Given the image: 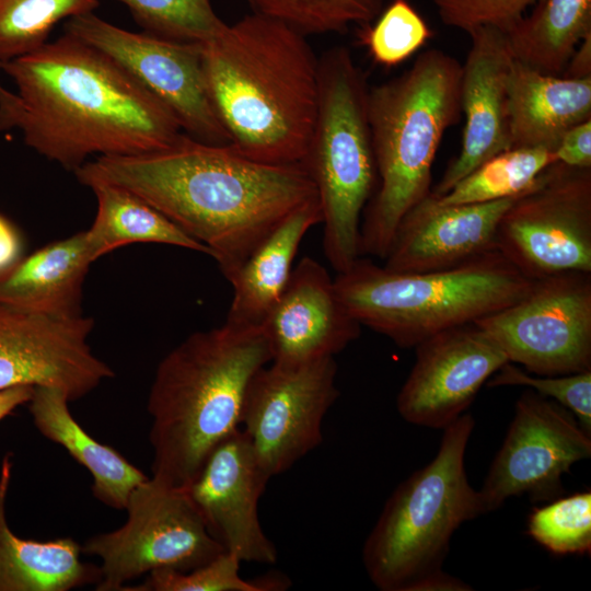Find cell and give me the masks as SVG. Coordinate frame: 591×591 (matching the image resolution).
<instances>
[{
    "label": "cell",
    "mask_w": 591,
    "mask_h": 591,
    "mask_svg": "<svg viewBox=\"0 0 591 591\" xmlns=\"http://www.w3.org/2000/svg\"><path fill=\"white\" fill-rule=\"evenodd\" d=\"M74 173L88 187L111 184L143 199L206 245L227 279L291 212L318 198L302 163L258 162L184 132L166 148L97 157Z\"/></svg>",
    "instance_id": "1"
},
{
    "label": "cell",
    "mask_w": 591,
    "mask_h": 591,
    "mask_svg": "<svg viewBox=\"0 0 591 591\" xmlns=\"http://www.w3.org/2000/svg\"><path fill=\"white\" fill-rule=\"evenodd\" d=\"M0 131L19 130L46 159L76 171L88 157L163 149L183 132L172 112L108 56L66 33L1 65Z\"/></svg>",
    "instance_id": "2"
},
{
    "label": "cell",
    "mask_w": 591,
    "mask_h": 591,
    "mask_svg": "<svg viewBox=\"0 0 591 591\" xmlns=\"http://www.w3.org/2000/svg\"><path fill=\"white\" fill-rule=\"evenodd\" d=\"M200 50L229 144L258 162L302 163L320 94V59L305 35L254 12L227 24Z\"/></svg>",
    "instance_id": "3"
},
{
    "label": "cell",
    "mask_w": 591,
    "mask_h": 591,
    "mask_svg": "<svg viewBox=\"0 0 591 591\" xmlns=\"http://www.w3.org/2000/svg\"><path fill=\"white\" fill-rule=\"evenodd\" d=\"M271 351L262 326L195 332L159 363L149 392L152 478L185 488L239 429L246 386Z\"/></svg>",
    "instance_id": "4"
},
{
    "label": "cell",
    "mask_w": 591,
    "mask_h": 591,
    "mask_svg": "<svg viewBox=\"0 0 591 591\" xmlns=\"http://www.w3.org/2000/svg\"><path fill=\"white\" fill-rule=\"evenodd\" d=\"M462 63L439 48L399 76L369 89L368 114L378 188L360 224V255L384 259L405 215L431 193L444 132L461 118Z\"/></svg>",
    "instance_id": "5"
},
{
    "label": "cell",
    "mask_w": 591,
    "mask_h": 591,
    "mask_svg": "<svg viewBox=\"0 0 591 591\" xmlns=\"http://www.w3.org/2000/svg\"><path fill=\"white\" fill-rule=\"evenodd\" d=\"M474 419L462 414L443 428L439 451L390 496L364 542L362 559L382 591H463L470 586L443 571L454 532L480 515L464 457Z\"/></svg>",
    "instance_id": "6"
},
{
    "label": "cell",
    "mask_w": 591,
    "mask_h": 591,
    "mask_svg": "<svg viewBox=\"0 0 591 591\" xmlns=\"http://www.w3.org/2000/svg\"><path fill=\"white\" fill-rule=\"evenodd\" d=\"M352 317L402 348L472 324L521 299L533 279L499 250L451 268L401 273L358 257L334 278Z\"/></svg>",
    "instance_id": "7"
},
{
    "label": "cell",
    "mask_w": 591,
    "mask_h": 591,
    "mask_svg": "<svg viewBox=\"0 0 591 591\" xmlns=\"http://www.w3.org/2000/svg\"><path fill=\"white\" fill-rule=\"evenodd\" d=\"M369 89L349 48L332 47L320 58L317 114L302 164L317 192L324 253L336 273L360 257L362 213L378 184Z\"/></svg>",
    "instance_id": "8"
},
{
    "label": "cell",
    "mask_w": 591,
    "mask_h": 591,
    "mask_svg": "<svg viewBox=\"0 0 591 591\" xmlns=\"http://www.w3.org/2000/svg\"><path fill=\"white\" fill-rule=\"evenodd\" d=\"M125 510L128 517L120 528L81 546L83 554L101 559L97 591L123 590L157 569L186 572L224 552L185 488L149 477L132 490Z\"/></svg>",
    "instance_id": "9"
},
{
    "label": "cell",
    "mask_w": 591,
    "mask_h": 591,
    "mask_svg": "<svg viewBox=\"0 0 591 591\" xmlns=\"http://www.w3.org/2000/svg\"><path fill=\"white\" fill-rule=\"evenodd\" d=\"M497 248L533 280L591 273V167L548 165L503 212Z\"/></svg>",
    "instance_id": "10"
},
{
    "label": "cell",
    "mask_w": 591,
    "mask_h": 591,
    "mask_svg": "<svg viewBox=\"0 0 591 591\" xmlns=\"http://www.w3.org/2000/svg\"><path fill=\"white\" fill-rule=\"evenodd\" d=\"M475 324L503 350L509 362L536 375L591 370V273L570 271L534 279L514 303Z\"/></svg>",
    "instance_id": "11"
},
{
    "label": "cell",
    "mask_w": 591,
    "mask_h": 591,
    "mask_svg": "<svg viewBox=\"0 0 591 591\" xmlns=\"http://www.w3.org/2000/svg\"><path fill=\"white\" fill-rule=\"evenodd\" d=\"M65 28L118 63L172 112L185 134L230 143L209 94L200 44L130 32L93 12L69 19Z\"/></svg>",
    "instance_id": "12"
},
{
    "label": "cell",
    "mask_w": 591,
    "mask_h": 591,
    "mask_svg": "<svg viewBox=\"0 0 591 591\" xmlns=\"http://www.w3.org/2000/svg\"><path fill=\"white\" fill-rule=\"evenodd\" d=\"M334 357L298 366L270 362L250 380L240 425L271 477L323 441V419L339 395Z\"/></svg>",
    "instance_id": "13"
},
{
    "label": "cell",
    "mask_w": 591,
    "mask_h": 591,
    "mask_svg": "<svg viewBox=\"0 0 591 591\" xmlns=\"http://www.w3.org/2000/svg\"><path fill=\"white\" fill-rule=\"evenodd\" d=\"M591 455V436L558 403L532 390L518 398L503 443L477 491L480 514L510 497L549 500L563 493L571 466Z\"/></svg>",
    "instance_id": "14"
},
{
    "label": "cell",
    "mask_w": 591,
    "mask_h": 591,
    "mask_svg": "<svg viewBox=\"0 0 591 591\" xmlns=\"http://www.w3.org/2000/svg\"><path fill=\"white\" fill-rule=\"evenodd\" d=\"M94 322L63 320L0 303V392L15 386H54L70 401L114 376L88 343Z\"/></svg>",
    "instance_id": "15"
},
{
    "label": "cell",
    "mask_w": 591,
    "mask_h": 591,
    "mask_svg": "<svg viewBox=\"0 0 591 591\" xmlns=\"http://www.w3.org/2000/svg\"><path fill=\"white\" fill-rule=\"evenodd\" d=\"M416 361L396 399L408 422L443 429L473 403L480 387L509 362L475 323L445 329L416 347Z\"/></svg>",
    "instance_id": "16"
},
{
    "label": "cell",
    "mask_w": 591,
    "mask_h": 591,
    "mask_svg": "<svg viewBox=\"0 0 591 591\" xmlns=\"http://www.w3.org/2000/svg\"><path fill=\"white\" fill-rule=\"evenodd\" d=\"M269 478L239 428L209 453L185 487L209 533L241 563L277 560V549L258 518V501Z\"/></svg>",
    "instance_id": "17"
},
{
    "label": "cell",
    "mask_w": 591,
    "mask_h": 591,
    "mask_svg": "<svg viewBox=\"0 0 591 591\" xmlns=\"http://www.w3.org/2000/svg\"><path fill=\"white\" fill-rule=\"evenodd\" d=\"M271 361L298 366L334 357L360 335L361 325L340 301L334 278L316 259L302 257L262 325Z\"/></svg>",
    "instance_id": "18"
},
{
    "label": "cell",
    "mask_w": 591,
    "mask_h": 591,
    "mask_svg": "<svg viewBox=\"0 0 591 591\" xmlns=\"http://www.w3.org/2000/svg\"><path fill=\"white\" fill-rule=\"evenodd\" d=\"M467 34L471 46L462 65L460 88L465 118L461 150L431 189L433 196L445 194L482 163L511 148L507 79L513 56L506 31L482 26Z\"/></svg>",
    "instance_id": "19"
},
{
    "label": "cell",
    "mask_w": 591,
    "mask_h": 591,
    "mask_svg": "<svg viewBox=\"0 0 591 591\" xmlns=\"http://www.w3.org/2000/svg\"><path fill=\"white\" fill-rule=\"evenodd\" d=\"M514 199L444 206L429 194L399 222L384 267L401 273L440 270L498 250V223Z\"/></svg>",
    "instance_id": "20"
},
{
    "label": "cell",
    "mask_w": 591,
    "mask_h": 591,
    "mask_svg": "<svg viewBox=\"0 0 591 591\" xmlns=\"http://www.w3.org/2000/svg\"><path fill=\"white\" fill-rule=\"evenodd\" d=\"M94 260L85 231L49 243L0 271V303L56 318L80 317L83 282Z\"/></svg>",
    "instance_id": "21"
},
{
    "label": "cell",
    "mask_w": 591,
    "mask_h": 591,
    "mask_svg": "<svg viewBox=\"0 0 591 591\" xmlns=\"http://www.w3.org/2000/svg\"><path fill=\"white\" fill-rule=\"evenodd\" d=\"M507 115L511 148L554 150L568 129L591 119V78L543 73L513 58Z\"/></svg>",
    "instance_id": "22"
},
{
    "label": "cell",
    "mask_w": 591,
    "mask_h": 591,
    "mask_svg": "<svg viewBox=\"0 0 591 591\" xmlns=\"http://www.w3.org/2000/svg\"><path fill=\"white\" fill-rule=\"evenodd\" d=\"M0 465V591H69L101 581V569L81 560V545L71 537L34 541L10 528L7 501L13 461Z\"/></svg>",
    "instance_id": "23"
},
{
    "label": "cell",
    "mask_w": 591,
    "mask_h": 591,
    "mask_svg": "<svg viewBox=\"0 0 591 591\" xmlns=\"http://www.w3.org/2000/svg\"><path fill=\"white\" fill-rule=\"evenodd\" d=\"M318 223L322 209L314 198L291 212L252 251L228 279L233 297L227 323L262 325L290 278L302 239Z\"/></svg>",
    "instance_id": "24"
},
{
    "label": "cell",
    "mask_w": 591,
    "mask_h": 591,
    "mask_svg": "<svg viewBox=\"0 0 591 591\" xmlns=\"http://www.w3.org/2000/svg\"><path fill=\"white\" fill-rule=\"evenodd\" d=\"M69 402L58 387L35 386L27 405L36 429L89 471L93 496L109 508L125 510L132 490L149 477L117 450L90 436L71 415Z\"/></svg>",
    "instance_id": "25"
},
{
    "label": "cell",
    "mask_w": 591,
    "mask_h": 591,
    "mask_svg": "<svg viewBox=\"0 0 591 591\" xmlns=\"http://www.w3.org/2000/svg\"><path fill=\"white\" fill-rule=\"evenodd\" d=\"M97 200L88 242L95 260L132 243H159L207 254L210 250L135 194L105 183L89 186Z\"/></svg>",
    "instance_id": "26"
},
{
    "label": "cell",
    "mask_w": 591,
    "mask_h": 591,
    "mask_svg": "<svg viewBox=\"0 0 591 591\" xmlns=\"http://www.w3.org/2000/svg\"><path fill=\"white\" fill-rule=\"evenodd\" d=\"M591 33V0H538L506 31L514 59L543 73L561 74Z\"/></svg>",
    "instance_id": "27"
},
{
    "label": "cell",
    "mask_w": 591,
    "mask_h": 591,
    "mask_svg": "<svg viewBox=\"0 0 591 591\" xmlns=\"http://www.w3.org/2000/svg\"><path fill=\"white\" fill-rule=\"evenodd\" d=\"M554 162L555 153L549 148H510L482 163L445 194L434 197L444 206L483 204L517 197L528 190L538 175Z\"/></svg>",
    "instance_id": "28"
},
{
    "label": "cell",
    "mask_w": 591,
    "mask_h": 591,
    "mask_svg": "<svg viewBox=\"0 0 591 591\" xmlns=\"http://www.w3.org/2000/svg\"><path fill=\"white\" fill-rule=\"evenodd\" d=\"M99 0H0V65L42 47L61 20L94 12Z\"/></svg>",
    "instance_id": "29"
},
{
    "label": "cell",
    "mask_w": 591,
    "mask_h": 591,
    "mask_svg": "<svg viewBox=\"0 0 591 591\" xmlns=\"http://www.w3.org/2000/svg\"><path fill=\"white\" fill-rule=\"evenodd\" d=\"M254 12L306 35L341 33L351 24H371L385 0H248Z\"/></svg>",
    "instance_id": "30"
},
{
    "label": "cell",
    "mask_w": 591,
    "mask_h": 591,
    "mask_svg": "<svg viewBox=\"0 0 591 591\" xmlns=\"http://www.w3.org/2000/svg\"><path fill=\"white\" fill-rule=\"evenodd\" d=\"M125 4L147 33L163 38L204 44L219 35L227 23L210 0H116Z\"/></svg>",
    "instance_id": "31"
},
{
    "label": "cell",
    "mask_w": 591,
    "mask_h": 591,
    "mask_svg": "<svg viewBox=\"0 0 591 591\" xmlns=\"http://www.w3.org/2000/svg\"><path fill=\"white\" fill-rule=\"evenodd\" d=\"M241 561L222 552L209 563L182 572L174 569H157L147 575L134 591H278L288 588V579L278 573L253 580L240 576Z\"/></svg>",
    "instance_id": "32"
},
{
    "label": "cell",
    "mask_w": 591,
    "mask_h": 591,
    "mask_svg": "<svg viewBox=\"0 0 591 591\" xmlns=\"http://www.w3.org/2000/svg\"><path fill=\"white\" fill-rule=\"evenodd\" d=\"M529 535L556 555H584L591 551V493L557 497L534 508Z\"/></svg>",
    "instance_id": "33"
},
{
    "label": "cell",
    "mask_w": 591,
    "mask_h": 591,
    "mask_svg": "<svg viewBox=\"0 0 591 591\" xmlns=\"http://www.w3.org/2000/svg\"><path fill=\"white\" fill-rule=\"evenodd\" d=\"M431 35L426 21L408 0H392L373 25L362 26L359 39L376 63L394 67L413 56Z\"/></svg>",
    "instance_id": "34"
},
{
    "label": "cell",
    "mask_w": 591,
    "mask_h": 591,
    "mask_svg": "<svg viewBox=\"0 0 591 591\" xmlns=\"http://www.w3.org/2000/svg\"><path fill=\"white\" fill-rule=\"evenodd\" d=\"M487 385L526 386L568 409L581 428L591 433V370L561 375L532 376L512 362H507L491 375Z\"/></svg>",
    "instance_id": "35"
},
{
    "label": "cell",
    "mask_w": 591,
    "mask_h": 591,
    "mask_svg": "<svg viewBox=\"0 0 591 591\" xmlns=\"http://www.w3.org/2000/svg\"><path fill=\"white\" fill-rule=\"evenodd\" d=\"M442 23L466 33L494 26L507 31L538 0H431Z\"/></svg>",
    "instance_id": "36"
},
{
    "label": "cell",
    "mask_w": 591,
    "mask_h": 591,
    "mask_svg": "<svg viewBox=\"0 0 591 591\" xmlns=\"http://www.w3.org/2000/svg\"><path fill=\"white\" fill-rule=\"evenodd\" d=\"M556 161L572 167H591V119L568 129L554 149Z\"/></svg>",
    "instance_id": "37"
},
{
    "label": "cell",
    "mask_w": 591,
    "mask_h": 591,
    "mask_svg": "<svg viewBox=\"0 0 591 591\" xmlns=\"http://www.w3.org/2000/svg\"><path fill=\"white\" fill-rule=\"evenodd\" d=\"M23 241L18 228L0 213V271L21 258Z\"/></svg>",
    "instance_id": "38"
},
{
    "label": "cell",
    "mask_w": 591,
    "mask_h": 591,
    "mask_svg": "<svg viewBox=\"0 0 591 591\" xmlns=\"http://www.w3.org/2000/svg\"><path fill=\"white\" fill-rule=\"evenodd\" d=\"M560 76L571 79L591 78V33L579 43Z\"/></svg>",
    "instance_id": "39"
},
{
    "label": "cell",
    "mask_w": 591,
    "mask_h": 591,
    "mask_svg": "<svg viewBox=\"0 0 591 591\" xmlns=\"http://www.w3.org/2000/svg\"><path fill=\"white\" fill-rule=\"evenodd\" d=\"M33 386L22 385L0 392V422L11 415L19 406L27 404Z\"/></svg>",
    "instance_id": "40"
},
{
    "label": "cell",
    "mask_w": 591,
    "mask_h": 591,
    "mask_svg": "<svg viewBox=\"0 0 591 591\" xmlns=\"http://www.w3.org/2000/svg\"><path fill=\"white\" fill-rule=\"evenodd\" d=\"M0 69H1V65H0Z\"/></svg>",
    "instance_id": "41"
}]
</instances>
